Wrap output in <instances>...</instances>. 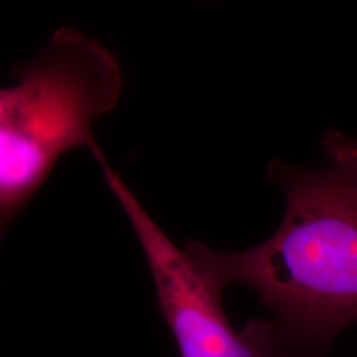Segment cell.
I'll return each mask as SVG.
<instances>
[{
	"label": "cell",
	"mask_w": 357,
	"mask_h": 357,
	"mask_svg": "<svg viewBox=\"0 0 357 357\" xmlns=\"http://www.w3.org/2000/svg\"><path fill=\"white\" fill-rule=\"evenodd\" d=\"M286 212L265 243L243 252L185 243L206 280L253 289L303 357H326L357 321V171H306L273 162Z\"/></svg>",
	"instance_id": "6da1fadb"
},
{
	"label": "cell",
	"mask_w": 357,
	"mask_h": 357,
	"mask_svg": "<svg viewBox=\"0 0 357 357\" xmlns=\"http://www.w3.org/2000/svg\"><path fill=\"white\" fill-rule=\"evenodd\" d=\"M0 112V221L24 208L61 158L86 149L101 158L93 125L122 94L114 53L73 28L57 29L15 69Z\"/></svg>",
	"instance_id": "7a4b0ae2"
},
{
	"label": "cell",
	"mask_w": 357,
	"mask_h": 357,
	"mask_svg": "<svg viewBox=\"0 0 357 357\" xmlns=\"http://www.w3.org/2000/svg\"><path fill=\"white\" fill-rule=\"evenodd\" d=\"M103 178L123 209L153 275L158 305L181 357H303L281 326L252 319L236 331L222 295L172 243L106 159Z\"/></svg>",
	"instance_id": "3957f363"
},
{
	"label": "cell",
	"mask_w": 357,
	"mask_h": 357,
	"mask_svg": "<svg viewBox=\"0 0 357 357\" xmlns=\"http://www.w3.org/2000/svg\"><path fill=\"white\" fill-rule=\"evenodd\" d=\"M321 144L333 166L357 171V138L337 131H328L324 134Z\"/></svg>",
	"instance_id": "277c9868"
},
{
	"label": "cell",
	"mask_w": 357,
	"mask_h": 357,
	"mask_svg": "<svg viewBox=\"0 0 357 357\" xmlns=\"http://www.w3.org/2000/svg\"><path fill=\"white\" fill-rule=\"evenodd\" d=\"M7 96H8V88H0V112L3 109V105L7 100Z\"/></svg>",
	"instance_id": "5b68a950"
},
{
	"label": "cell",
	"mask_w": 357,
	"mask_h": 357,
	"mask_svg": "<svg viewBox=\"0 0 357 357\" xmlns=\"http://www.w3.org/2000/svg\"><path fill=\"white\" fill-rule=\"evenodd\" d=\"M6 224H7V222H3V221H0V236H1L3 230H4V228H6Z\"/></svg>",
	"instance_id": "8992f818"
}]
</instances>
